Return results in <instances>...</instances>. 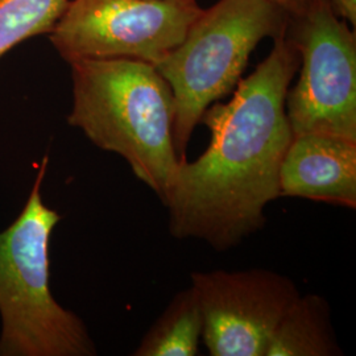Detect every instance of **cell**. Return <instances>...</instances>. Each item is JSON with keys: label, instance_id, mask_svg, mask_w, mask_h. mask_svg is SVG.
Returning <instances> with one entry per match:
<instances>
[{"label": "cell", "instance_id": "obj_1", "mask_svg": "<svg viewBox=\"0 0 356 356\" xmlns=\"http://www.w3.org/2000/svg\"><path fill=\"white\" fill-rule=\"evenodd\" d=\"M227 103H213L200 123L211 140L195 161H181L166 197L169 231L216 251L236 247L266 223L264 210L280 197V168L293 139L285 98L300 54L285 35Z\"/></svg>", "mask_w": 356, "mask_h": 356}, {"label": "cell", "instance_id": "obj_2", "mask_svg": "<svg viewBox=\"0 0 356 356\" xmlns=\"http://www.w3.org/2000/svg\"><path fill=\"white\" fill-rule=\"evenodd\" d=\"M69 65L67 123L98 148L122 156L165 204L181 164L173 143L176 101L165 78L138 60L82 58Z\"/></svg>", "mask_w": 356, "mask_h": 356}, {"label": "cell", "instance_id": "obj_3", "mask_svg": "<svg viewBox=\"0 0 356 356\" xmlns=\"http://www.w3.org/2000/svg\"><path fill=\"white\" fill-rule=\"evenodd\" d=\"M47 166L48 156L24 209L0 232V356L97 354L82 319L51 292L49 243L61 216L41 195Z\"/></svg>", "mask_w": 356, "mask_h": 356}, {"label": "cell", "instance_id": "obj_4", "mask_svg": "<svg viewBox=\"0 0 356 356\" xmlns=\"http://www.w3.org/2000/svg\"><path fill=\"white\" fill-rule=\"evenodd\" d=\"M288 24V13L270 0H219L156 65L175 95L173 143L181 161L204 110L236 89L259 42L285 35Z\"/></svg>", "mask_w": 356, "mask_h": 356}, {"label": "cell", "instance_id": "obj_5", "mask_svg": "<svg viewBox=\"0 0 356 356\" xmlns=\"http://www.w3.org/2000/svg\"><path fill=\"white\" fill-rule=\"evenodd\" d=\"M286 36L300 54V78L285 111L293 136L317 132L356 141V35L326 0L289 17Z\"/></svg>", "mask_w": 356, "mask_h": 356}, {"label": "cell", "instance_id": "obj_6", "mask_svg": "<svg viewBox=\"0 0 356 356\" xmlns=\"http://www.w3.org/2000/svg\"><path fill=\"white\" fill-rule=\"evenodd\" d=\"M201 13L197 0H70L49 40L67 64L127 58L156 66Z\"/></svg>", "mask_w": 356, "mask_h": 356}, {"label": "cell", "instance_id": "obj_7", "mask_svg": "<svg viewBox=\"0 0 356 356\" xmlns=\"http://www.w3.org/2000/svg\"><path fill=\"white\" fill-rule=\"evenodd\" d=\"M191 280L211 356H266L273 331L301 296L288 276L261 268L193 272Z\"/></svg>", "mask_w": 356, "mask_h": 356}, {"label": "cell", "instance_id": "obj_8", "mask_svg": "<svg viewBox=\"0 0 356 356\" xmlns=\"http://www.w3.org/2000/svg\"><path fill=\"white\" fill-rule=\"evenodd\" d=\"M280 197L356 207V141L309 132L293 136L280 168Z\"/></svg>", "mask_w": 356, "mask_h": 356}, {"label": "cell", "instance_id": "obj_9", "mask_svg": "<svg viewBox=\"0 0 356 356\" xmlns=\"http://www.w3.org/2000/svg\"><path fill=\"white\" fill-rule=\"evenodd\" d=\"M329 302L318 294L300 296L281 318L266 356L342 355Z\"/></svg>", "mask_w": 356, "mask_h": 356}, {"label": "cell", "instance_id": "obj_10", "mask_svg": "<svg viewBox=\"0 0 356 356\" xmlns=\"http://www.w3.org/2000/svg\"><path fill=\"white\" fill-rule=\"evenodd\" d=\"M202 341V316L194 289L178 292L143 337L135 356H195Z\"/></svg>", "mask_w": 356, "mask_h": 356}, {"label": "cell", "instance_id": "obj_11", "mask_svg": "<svg viewBox=\"0 0 356 356\" xmlns=\"http://www.w3.org/2000/svg\"><path fill=\"white\" fill-rule=\"evenodd\" d=\"M70 0H0V58L31 38L49 35Z\"/></svg>", "mask_w": 356, "mask_h": 356}, {"label": "cell", "instance_id": "obj_12", "mask_svg": "<svg viewBox=\"0 0 356 356\" xmlns=\"http://www.w3.org/2000/svg\"><path fill=\"white\" fill-rule=\"evenodd\" d=\"M332 11L342 17L348 24H356V0H326Z\"/></svg>", "mask_w": 356, "mask_h": 356}, {"label": "cell", "instance_id": "obj_13", "mask_svg": "<svg viewBox=\"0 0 356 356\" xmlns=\"http://www.w3.org/2000/svg\"><path fill=\"white\" fill-rule=\"evenodd\" d=\"M276 6H279L281 10L288 13L289 17L298 16L305 11L312 0H270Z\"/></svg>", "mask_w": 356, "mask_h": 356}]
</instances>
